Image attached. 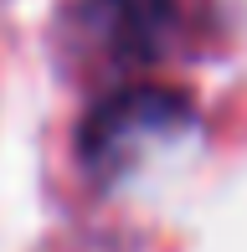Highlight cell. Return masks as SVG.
<instances>
[{"mask_svg": "<svg viewBox=\"0 0 247 252\" xmlns=\"http://www.w3.org/2000/svg\"><path fill=\"white\" fill-rule=\"evenodd\" d=\"M185 119H190V108L181 98L160 93V88H139V93L108 98L103 108L88 119V134H83L88 170H93L98 180L124 175V170L139 165L154 144L175 139V129H185Z\"/></svg>", "mask_w": 247, "mask_h": 252, "instance_id": "6da1fadb", "label": "cell"}, {"mask_svg": "<svg viewBox=\"0 0 247 252\" xmlns=\"http://www.w3.org/2000/svg\"><path fill=\"white\" fill-rule=\"evenodd\" d=\"M83 31L108 62H150L175 36V0H83Z\"/></svg>", "mask_w": 247, "mask_h": 252, "instance_id": "7a4b0ae2", "label": "cell"}]
</instances>
